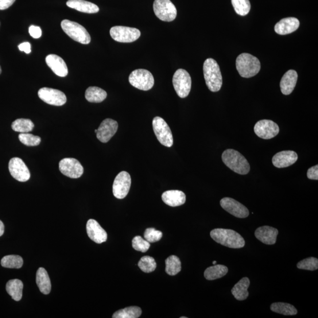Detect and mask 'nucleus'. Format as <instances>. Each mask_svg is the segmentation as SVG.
<instances>
[{
  "label": "nucleus",
  "mask_w": 318,
  "mask_h": 318,
  "mask_svg": "<svg viewBox=\"0 0 318 318\" xmlns=\"http://www.w3.org/2000/svg\"><path fill=\"white\" fill-rule=\"evenodd\" d=\"M211 236L216 242L233 249H239L245 245L242 236L231 230L215 229L211 232Z\"/></svg>",
  "instance_id": "nucleus-1"
},
{
  "label": "nucleus",
  "mask_w": 318,
  "mask_h": 318,
  "mask_svg": "<svg viewBox=\"0 0 318 318\" xmlns=\"http://www.w3.org/2000/svg\"><path fill=\"white\" fill-rule=\"evenodd\" d=\"M203 74L206 84L209 90L217 92L222 86V76L219 65L213 59H208L203 64Z\"/></svg>",
  "instance_id": "nucleus-2"
},
{
  "label": "nucleus",
  "mask_w": 318,
  "mask_h": 318,
  "mask_svg": "<svg viewBox=\"0 0 318 318\" xmlns=\"http://www.w3.org/2000/svg\"><path fill=\"white\" fill-rule=\"evenodd\" d=\"M222 158L224 165L236 173L244 175L250 171L249 162L238 151L227 149L224 151Z\"/></svg>",
  "instance_id": "nucleus-3"
},
{
  "label": "nucleus",
  "mask_w": 318,
  "mask_h": 318,
  "mask_svg": "<svg viewBox=\"0 0 318 318\" xmlns=\"http://www.w3.org/2000/svg\"><path fill=\"white\" fill-rule=\"evenodd\" d=\"M236 66L240 76L251 78L261 70V63L257 57L248 53H242L237 57Z\"/></svg>",
  "instance_id": "nucleus-4"
},
{
  "label": "nucleus",
  "mask_w": 318,
  "mask_h": 318,
  "mask_svg": "<svg viewBox=\"0 0 318 318\" xmlns=\"http://www.w3.org/2000/svg\"><path fill=\"white\" fill-rule=\"evenodd\" d=\"M61 26L64 32L73 40L83 44H88L91 41V37L87 30L79 23L69 20H64L61 22Z\"/></svg>",
  "instance_id": "nucleus-5"
},
{
  "label": "nucleus",
  "mask_w": 318,
  "mask_h": 318,
  "mask_svg": "<svg viewBox=\"0 0 318 318\" xmlns=\"http://www.w3.org/2000/svg\"><path fill=\"white\" fill-rule=\"evenodd\" d=\"M129 80L131 86L144 91L150 90L154 84L152 74L145 69L135 70L131 73Z\"/></svg>",
  "instance_id": "nucleus-6"
},
{
  "label": "nucleus",
  "mask_w": 318,
  "mask_h": 318,
  "mask_svg": "<svg viewBox=\"0 0 318 318\" xmlns=\"http://www.w3.org/2000/svg\"><path fill=\"white\" fill-rule=\"evenodd\" d=\"M173 85L177 95L180 98H185L191 90V77L185 70L178 69L173 77Z\"/></svg>",
  "instance_id": "nucleus-7"
},
{
  "label": "nucleus",
  "mask_w": 318,
  "mask_h": 318,
  "mask_svg": "<svg viewBox=\"0 0 318 318\" xmlns=\"http://www.w3.org/2000/svg\"><path fill=\"white\" fill-rule=\"evenodd\" d=\"M153 10L156 17L162 21L171 22L177 16L176 8L170 0H155Z\"/></svg>",
  "instance_id": "nucleus-8"
},
{
  "label": "nucleus",
  "mask_w": 318,
  "mask_h": 318,
  "mask_svg": "<svg viewBox=\"0 0 318 318\" xmlns=\"http://www.w3.org/2000/svg\"><path fill=\"white\" fill-rule=\"evenodd\" d=\"M154 134L162 145L170 147L173 145V138L171 130L164 119L154 118L153 120Z\"/></svg>",
  "instance_id": "nucleus-9"
},
{
  "label": "nucleus",
  "mask_w": 318,
  "mask_h": 318,
  "mask_svg": "<svg viewBox=\"0 0 318 318\" xmlns=\"http://www.w3.org/2000/svg\"><path fill=\"white\" fill-rule=\"evenodd\" d=\"M113 39L120 42H132L141 36V31L135 28L125 26H115L110 31Z\"/></svg>",
  "instance_id": "nucleus-10"
},
{
  "label": "nucleus",
  "mask_w": 318,
  "mask_h": 318,
  "mask_svg": "<svg viewBox=\"0 0 318 318\" xmlns=\"http://www.w3.org/2000/svg\"><path fill=\"white\" fill-rule=\"evenodd\" d=\"M38 97L50 105L61 106L67 102L66 96L63 92L52 88L43 87L38 92Z\"/></svg>",
  "instance_id": "nucleus-11"
},
{
  "label": "nucleus",
  "mask_w": 318,
  "mask_h": 318,
  "mask_svg": "<svg viewBox=\"0 0 318 318\" xmlns=\"http://www.w3.org/2000/svg\"><path fill=\"white\" fill-rule=\"evenodd\" d=\"M61 173L72 179H77L82 176L84 168L79 161L74 158H64L59 162Z\"/></svg>",
  "instance_id": "nucleus-12"
},
{
  "label": "nucleus",
  "mask_w": 318,
  "mask_h": 318,
  "mask_svg": "<svg viewBox=\"0 0 318 318\" xmlns=\"http://www.w3.org/2000/svg\"><path fill=\"white\" fill-rule=\"evenodd\" d=\"M131 184L129 173L123 171L116 177L113 185V193L116 198L122 199L129 193Z\"/></svg>",
  "instance_id": "nucleus-13"
},
{
  "label": "nucleus",
  "mask_w": 318,
  "mask_h": 318,
  "mask_svg": "<svg viewBox=\"0 0 318 318\" xmlns=\"http://www.w3.org/2000/svg\"><path fill=\"white\" fill-rule=\"evenodd\" d=\"M254 131L259 138L267 140L277 137L279 133V127L272 120H262L256 123Z\"/></svg>",
  "instance_id": "nucleus-14"
},
{
  "label": "nucleus",
  "mask_w": 318,
  "mask_h": 318,
  "mask_svg": "<svg viewBox=\"0 0 318 318\" xmlns=\"http://www.w3.org/2000/svg\"><path fill=\"white\" fill-rule=\"evenodd\" d=\"M11 175L15 180L21 182L28 181L30 178V172L22 159L14 157L11 159L9 164Z\"/></svg>",
  "instance_id": "nucleus-15"
},
{
  "label": "nucleus",
  "mask_w": 318,
  "mask_h": 318,
  "mask_svg": "<svg viewBox=\"0 0 318 318\" xmlns=\"http://www.w3.org/2000/svg\"><path fill=\"white\" fill-rule=\"evenodd\" d=\"M220 206L228 213L238 218H246L249 215L245 206L231 197H224L220 201Z\"/></svg>",
  "instance_id": "nucleus-16"
},
{
  "label": "nucleus",
  "mask_w": 318,
  "mask_h": 318,
  "mask_svg": "<svg viewBox=\"0 0 318 318\" xmlns=\"http://www.w3.org/2000/svg\"><path fill=\"white\" fill-rule=\"evenodd\" d=\"M118 123L115 120L106 119L100 124L97 131V138L101 142L107 143L117 132Z\"/></svg>",
  "instance_id": "nucleus-17"
},
{
  "label": "nucleus",
  "mask_w": 318,
  "mask_h": 318,
  "mask_svg": "<svg viewBox=\"0 0 318 318\" xmlns=\"http://www.w3.org/2000/svg\"><path fill=\"white\" fill-rule=\"evenodd\" d=\"M86 229L88 237L93 241L98 244L106 241L107 239V233L96 220L94 219L88 220Z\"/></svg>",
  "instance_id": "nucleus-18"
},
{
  "label": "nucleus",
  "mask_w": 318,
  "mask_h": 318,
  "mask_svg": "<svg viewBox=\"0 0 318 318\" xmlns=\"http://www.w3.org/2000/svg\"><path fill=\"white\" fill-rule=\"evenodd\" d=\"M298 158L297 153L293 151H282L275 155L272 158V163L277 168H284L294 164Z\"/></svg>",
  "instance_id": "nucleus-19"
},
{
  "label": "nucleus",
  "mask_w": 318,
  "mask_h": 318,
  "mask_svg": "<svg viewBox=\"0 0 318 318\" xmlns=\"http://www.w3.org/2000/svg\"><path fill=\"white\" fill-rule=\"evenodd\" d=\"M46 62L48 66L58 76L64 77L68 75V68L65 61L56 54H49L46 58Z\"/></svg>",
  "instance_id": "nucleus-20"
},
{
  "label": "nucleus",
  "mask_w": 318,
  "mask_h": 318,
  "mask_svg": "<svg viewBox=\"0 0 318 318\" xmlns=\"http://www.w3.org/2000/svg\"><path fill=\"white\" fill-rule=\"evenodd\" d=\"M278 234L277 229L264 226L258 228L255 232V236L261 242L271 245L276 243Z\"/></svg>",
  "instance_id": "nucleus-21"
},
{
  "label": "nucleus",
  "mask_w": 318,
  "mask_h": 318,
  "mask_svg": "<svg viewBox=\"0 0 318 318\" xmlns=\"http://www.w3.org/2000/svg\"><path fill=\"white\" fill-rule=\"evenodd\" d=\"M300 22L294 17H288L282 19L275 26V31L279 35H286L292 33L299 28Z\"/></svg>",
  "instance_id": "nucleus-22"
},
{
  "label": "nucleus",
  "mask_w": 318,
  "mask_h": 318,
  "mask_svg": "<svg viewBox=\"0 0 318 318\" xmlns=\"http://www.w3.org/2000/svg\"><path fill=\"white\" fill-rule=\"evenodd\" d=\"M298 80V74L293 70H289L282 78L280 83L281 90L283 94L289 95L293 91Z\"/></svg>",
  "instance_id": "nucleus-23"
},
{
  "label": "nucleus",
  "mask_w": 318,
  "mask_h": 318,
  "mask_svg": "<svg viewBox=\"0 0 318 318\" xmlns=\"http://www.w3.org/2000/svg\"><path fill=\"white\" fill-rule=\"evenodd\" d=\"M162 198L165 203L172 207H179L186 201L185 194L177 190L165 192L162 194Z\"/></svg>",
  "instance_id": "nucleus-24"
},
{
  "label": "nucleus",
  "mask_w": 318,
  "mask_h": 318,
  "mask_svg": "<svg viewBox=\"0 0 318 318\" xmlns=\"http://www.w3.org/2000/svg\"><path fill=\"white\" fill-rule=\"evenodd\" d=\"M67 6L80 12L94 14L98 13L99 8L98 6L91 2L84 1V0H69L66 3Z\"/></svg>",
  "instance_id": "nucleus-25"
},
{
  "label": "nucleus",
  "mask_w": 318,
  "mask_h": 318,
  "mask_svg": "<svg viewBox=\"0 0 318 318\" xmlns=\"http://www.w3.org/2000/svg\"><path fill=\"white\" fill-rule=\"evenodd\" d=\"M249 285L250 280L249 278L245 277L243 278L234 286L231 290V292L236 300L240 301L246 300L249 296V292H248L247 289Z\"/></svg>",
  "instance_id": "nucleus-26"
},
{
  "label": "nucleus",
  "mask_w": 318,
  "mask_h": 318,
  "mask_svg": "<svg viewBox=\"0 0 318 318\" xmlns=\"http://www.w3.org/2000/svg\"><path fill=\"white\" fill-rule=\"evenodd\" d=\"M36 283L41 293L48 294L51 291V281L48 272L43 267H40L37 270Z\"/></svg>",
  "instance_id": "nucleus-27"
},
{
  "label": "nucleus",
  "mask_w": 318,
  "mask_h": 318,
  "mask_svg": "<svg viewBox=\"0 0 318 318\" xmlns=\"http://www.w3.org/2000/svg\"><path fill=\"white\" fill-rule=\"evenodd\" d=\"M22 289V282L19 279H12L7 283V292L15 301L21 300Z\"/></svg>",
  "instance_id": "nucleus-28"
},
{
  "label": "nucleus",
  "mask_w": 318,
  "mask_h": 318,
  "mask_svg": "<svg viewBox=\"0 0 318 318\" xmlns=\"http://www.w3.org/2000/svg\"><path fill=\"white\" fill-rule=\"evenodd\" d=\"M107 93L98 87H89L85 93V98L90 103H101L107 98Z\"/></svg>",
  "instance_id": "nucleus-29"
},
{
  "label": "nucleus",
  "mask_w": 318,
  "mask_h": 318,
  "mask_svg": "<svg viewBox=\"0 0 318 318\" xmlns=\"http://www.w3.org/2000/svg\"><path fill=\"white\" fill-rule=\"evenodd\" d=\"M228 272V268L222 265H215L208 267L205 271L204 276L207 280L213 281L225 276Z\"/></svg>",
  "instance_id": "nucleus-30"
},
{
  "label": "nucleus",
  "mask_w": 318,
  "mask_h": 318,
  "mask_svg": "<svg viewBox=\"0 0 318 318\" xmlns=\"http://www.w3.org/2000/svg\"><path fill=\"white\" fill-rule=\"evenodd\" d=\"M271 311L284 315H296L298 313L294 306L284 302H275L270 306Z\"/></svg>",
  "instance_id": "nucleus-31"
},
{
  "label": "nucleus",
  "mask_w": 318,
  "mask_h": 318,
  "mask_svg": "<svg viewBox=\"0 0 318 318\" xmlns=\"http://www.w3.org/2000/svg\"><path fill=\"white\" fill-rule=\"evenodd\" d=\"M12 129L21 133H29L32 131L34 127L32 120L27 119H18L15 120L11 125Z\"/></svg>",
  "instance_id": "nucleus-32"
},
{
  "label": "nucleus",
  "mask_w": 318,
  "mask_h": 318,
  "mask_svg": "<svg viewBox=\"0 0 318 318\" xmlns=\"http://www.w3.org/2000/svg\"><path fill=\"white\" fill-rule=\"evenodd\" d=\"M142 309L138 306H129L116 311L112 317L113 318H138L142 315Z\"/></svg>",
  "instance_id": "nucleus-33"
},
{
  "label": "nucleus",
  "mask_w": 318,
  "mask_h": 318,
  "mask_svg": "<svg viewBox=\"0 0 318 318\" xmlns=\"http://www.w3.org/2000/svg\"><path fill=\"white\" fill-rule=\"evenodd\" d=\"M166 263V272L171 276L177 275L181 269V262L176 256L172 255L167 258Z\"/></svg>",
  "instance_id": "nucleus-34"
},
{
  "label": "nucleus",
  "mask_w": 318,
  "mask_h": 318,
  "mask_svg": "<svg viewBox=\"0 0 318 318\" xmlns=\"http://www.w3.org/2000/svg\"><path fill=\"white\" fill-rule=\"evenodd\" d=\"M2 266L7 268L20 269L23 265V259L18 255H8L1 261Z\"/></svg>",
  "instance_id": "nucleus-35"
},
{
  "label": "nucleus",
  "mask_w": 318,
  "mask_h": 318,
  "mask_svg": "<svg viewBox=\"0 0 318 318\" xmlns=\"http://www.w3.org/2000/svg\"><path fill=\"white\" fill-rule=\"evenodd\" d=\"M232 4L236 13L245 16L251 10V3L249 0H232Z\"/></svg>",
  "instance_id": "nucleus-36"
},
{
  "label": "nucleus",
  "mask_w": 318,
  "mask_h": 318,
  "mask_svg": "<svg viewBox=\"0 0 318 318\" xmlns=\"http://www.w3.org/2000/svg\"><path fill=\"white\" fill-rule=\"evenodd\" d=\"M138 266L143 272L150 273L156 268V263L153 258L145 256L140 260Z\"/></svg>",
  "instance_id": "nucleus-37"
},
{
  "label": "nucleus",
  "mask_w": 318,
  "mask_h": 318,
  "mask_svg": "<svg viewBox=\"0 0 318 318\" xmlns=\"http://www.w3.org/2000/svg\"><path fill=\"white\" fill-rule=\"evenodd\" d=\"M20 141L27 146H37L41 143V138L29 133H20L18 135Z\"/></svg>",
  "instance_id": "nucleus-38"
},
{
  "label": "nucleus",
  "mask_w": 318,
  "mask_h": 318,
  "mask_svg": "<svg viewBox=\"0 0 318 318\" xmlns=\"http://www.w3.org/2000/svg\"><path fill=\"white\" fill-rule=\"evenodd\" d=\"M297 267L300 269L316 270L318 268V260L313 257L305 259L297 263Z\"/></svg>",
  "instance_id": "nucleus-39"
},
{
  "label": "nucleus",
  "mask_w": 318,
  "mask_h": 318,
  "mask_svg": "<svg viewBox=\"0 0 318 318\" xmlns=\"http://www.w3.org/2000/svg\"><path fill=\"white\" fill-rule=\"evenodd\" d=\"M132 246L135 251L145 253L149 250L150 244L146 239H143L141 236H137L132 240Z\"/></svg>",
  "instance_id": "nucleus-40"
},
{
  "label": "nucleus",
  "mask_w": 318,
  "mask_h": 318,
  "mask_svg": "<svg viewBox=\"0 0 318 318\" xmlns=\"http://www.w3.org/2000/svg\"><path fill=\"white\" fill-rule=\"evenodd\" d=\"M145 238L150 243L159 241L163 236L162 232L155 230L154 228H147L145 232Z\"/></svg>",
  "instance_id": "nucleus-41"
},
{
  "label": "nucleus",
  "mask_w": 318,
  "mask_h": 318,
  "mask_svg": "<svg viewBox=\"0 0 318 318\" xmlns=\"http://www.w3.org/2000/svg\"><path fill=\"white\" fill-rule=\"evenodd\" d=\"M29 33L33 38H39L41 36V30L40 27L31 26L29 27Z\"/></svg>",
  "instance_id": "nucleus-42"
},
{
  "label": "nucleus",
  "mask_w": 318,
  "mask_h": 318,
  "mask_svg": "<svg viewBox=\"0 0 318 318\" xmlns=\"http://www.w3.org/2000/svg\"><path fill=\"white\" fill-rule=\"evenodd\" d=\"M307 177L308 179L311 180H318V166L312 167L308 169L307 172Z\"/></svg>",
  "instance_id": "nucleus-43"
},
{
  "label": "nucleus",
  "mask_w": 318,
  "mask_h": 318,
  "mask_svg": "<svg viewBox=\"0 0 318 318\" xmlns=\"http://www.w3.org/2000/svg\"><path fill=\"white\" fill-rule=\"evenodd\" d=\"M15 0H0V10H5L12 6Z\"/></svg>",
  "instance_id": "nucleus-44"
},
{
  "label": "nucleus",
  "mask_w": 318,
  "mask_h": 318,
  "mask_svg": "<svg viewBox=\"0 0 318 318\" xmlns=\"http://www.w3.org/2000/svg\"><path fill=\"white\" fill-rule=\"evenodd\" d=\"M18 49L21 52H25L26 54H30L32 50H31V44L29 42H22L18 46Z\"/></svg>",
  "instance_id": "nucleus-45"
},
{
  "label": "nucleus",
  "mask_w": 318,
  "mask_h": 318,
  "mask_svg": "<svg viewBox=\"0 0 318 318\" xmlns=\"http://www.w3.org/2000/svg\"><path fill=\"white\" fill-rule=\"evenodd\" d=\"M4 232H5V225H4L2 220H0V236L4 234Z\"/></svg>",
  "instance_id": "nucleus-46"
},
{
  "label": "nucleus",
  "mask_w": 318,
  "mask_h": 318,
  "mask_svg": "<svg viewBox=\"0 0 318 318\" xmlns=\"http://www.w3.org/2000/svg\"><path fill=\"white\" fill-rule=\"evenodd\" d=\"M216 263H217V262H216V261H213V265H216Z\"/></svg>",
  "instance_id": "nucleus-47"
},
{
  "label": "nucleus",
  "mask_w": 318,
  "mask_h": 318,
  "mask_svg": "<svg viewBox=\"0 0 318 318\" xmlns=\"http://www.w3.org/2000/svg\"><path fill=\"white\" fill-rule=\"evenodd\" d=\"M2 72V67H1V66H0V75H1Z\"/></svg>",
  "instance_id": "nucleus-48"
},
{
  "label": "nucleus",
  "mask_w": 318,
  "mask_h": 318,
  "mask_svg": "<svg viewBox=\"0 0 318 318\" xmlns=\"http://www.w3.org/2000/svg\"><path fill=\"white\" fill-rule=\"evenodd\" d=\"M180 318H187V317L181 316V317H180Z\"/></svg>",
  "instance_id": "nucleus-49"
},
{
  "label": "nucleus",
  "mask_w": 318,
  "mask_h": 318,
  "mask_svg": "<svg viewBox=\"0 0 318 318\" xmlns=\"http://www.w3.org/2000/svg\"><path fill=\"white\" fill-rule=\"evenodd\" d=\"M95 133H97V131H98V130L96 129V130H95Z\"/></svg>",
  "instance_id": "nucleus-50"
}]
</instances>
